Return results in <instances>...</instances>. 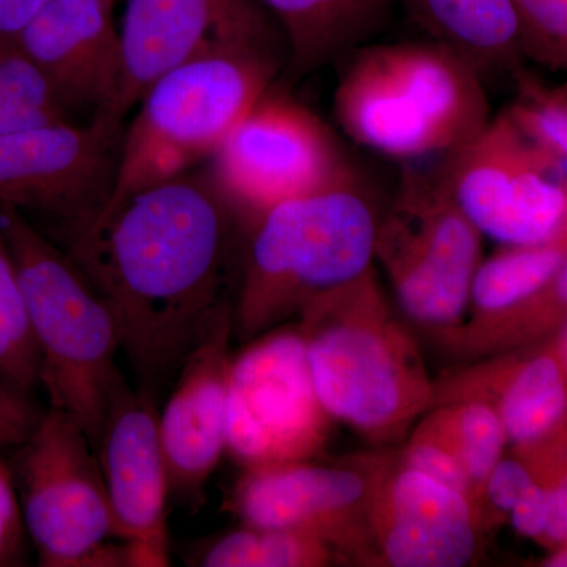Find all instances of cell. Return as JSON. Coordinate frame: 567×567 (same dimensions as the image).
Listing matches in <instances>:
<instances>
[{
    "label": "cell",
    "instance_id": "6da1fadb",
    "mask_svg": "<svg viewBox=\"0 0 567 567\" xmlns=\"http://www.w3.org/2000/svg\"><path fill=\"white\" fill-rule=\"evenodd\" d=\"M248 226L208 173L111 197L69 245L110 305L137 390L158 399L240 281Z\"/></svg>",
    "mask_w": 567,
    "mask_h": 567
},
{
    "label": "cell",
    "instance_id": "7a4b0ae2",
    "mask_svg": "<svg viewBox=\"0 0 567 567\" xmlns=\"http://www.w3.org/2000/svg\"><path fill=\"white\" fill-rule=\"evenodd\" d=\"M297 319L317 395L333 420L388 445L431 410L434 380L374 267L309 301Z\"/></svg>",
    "mask_w": 567,
    "mask_h": 567
},
{
    "label": "cell",
    "instance_id": "3957f363",
    "mask_svg": "<svg viewBox=\"0 0 567 567\" xmlns=\"http://www.w3.org/2000/svg\"><path fill=\"white\" fill-rule=\"evenodd\" d=\"M380 208L354 173L275 205L246 235L234 301V336L249 342L298 317L309 301L374 264Z\"/></svg>",
    "mask_w": 567,
    "mask_h": 567
},
{
    "label": "cell",
    "instance_id": "277c9868",
    "mask_svg": "<svg viewBox=\"0 0 567 567\" xmlns=\"http://www.w3.org/2000/svg\"><path fill=\"white\" fill-rule=\"evenodd\" d=\"M334 115L350 140L398 159L445 155L491 122L484 78L427 39L364 44L349 55Z\"/></svg>",
    "mask_w": 567,
    "mask_h": 567
},
{
    "label": "cell",
    "instance_id": "5b68a950",
    "mask_svg": "<svg viewBox=\"0 0 567 567\" xmlns=\"http://www.w3.org/2000/svg\"><path fill=\"white\" fill-rule=\"evenodd\" d=\"M278 62L262 35L219 37L153 82L123 133L111 197L177 177L215 155L270 91Z\"/></svg>",
    "mask_w": 567,
    "mask_h": 567
},
{
    "label": "cell",
    "instance_id": "8992f818",
    "mask_svg": "<svg viewBox=\"0 0 567 567\" xmlns=\"http://www.w3.org/2000/svg\"><path fill=\"white\" fill-rule=\"evenodd\" d=\"M0 233L39 346L40 385L51 406L70 413L96 450L112 386L121 375L114 312L69 254L20 210L0 204Z\"/></svg>",
    "mask_w": 567,
    "mask_h": 567
},
{
    "label": "cell",
    "instance_id": "52a82bcc",
    "mask_svg": "<svg viewBox=\"0 0 567 567\" xmlns=\"http://www.w3.org/2000/svg\"><path fill=\"white\" fill-rule=\"evenodd\" d=\"M483 238L458 207L439 163L402 171L393 203L380 212L374 256L402 315L425 334L465 319Z\"/></svg>",
    "mask_w": 567,
    "mask_h": 567
},
{
    "label": "cell",
    "instance_id": "ba28073f",
    "mask_svg": "<svg viewBox=\"0 0 567 567\" xmlns=\"http://www.w3.org/2000/svg\"><path fill=\"white\" fill-rule=\"evenodd\" d=\"M18 477L25 532L44 567L128 566L99 456L70 413L51 406L20 445Z\"/></svg>",
    "mask_w": 567,
    "mask_h": 567
},
{
    "label": "cell",
    "instance_id": "9c48e42d",
    "mask_svg": "<svg viewBox=\"0 0 567 567\" xmlns=\"http://www.w3.org/2000/svg\"><path fill=\"white\" fill-rule=\"evenodd\" d=\"M246 344L230 368L227 453L244 470L322 457L334 420L317 395L298 323Z\"/></svg>",
    "mask_w": 567,
    "mask_h": 567
},
{
    "label": "cell",
    "instance_id": "30bf717a",
    "mask_svg": "<svg viewBox=\"0 0 567 567\" xmlns=\"http://www.w3.org/2000/svg\"><path fill=\"white\" fill-rule=\"evenodd\" d=\"M212 158L213 181L248 229L275 205L319 192L357 173L319 115L271 89Z\"/></svg>",
    "mask_w": 567,
    "mask_h": 567
},
{
    "label": "cell",
    "instance_id": "8fae6325",
    "mask_svg": "<svg viewBox=\"0 0 567 567\" xmlns=\"http://www.w3.org/2000/svg\"><path fill=\"white\" fill-rule=\"evenodd\" d=\"M439 164L483 237L535 245L567 233V163L529 144L505 115L491 118Z\"/></svg>",
    "mask_w": 567,
    "mask_h": 567
},
{
    "label": "cell",
    "instance_id": "7c38bea8",
    "mask_svg": "<svg viewBox=\"0 0 567 567\" xmlns=\"http://www.w3.org/2000/svg\"><path fill=\"white\" fill-rule=\"evenodd\" d=\"M123 133L110 114L0 133V204L54 224L70 245L110 199Z\"/></svg>",
    "mask_w": 567,
    "mask_h": 567
},
{
    "label": "cell",
    "instance_id": "4fadbf2b",
    "mask_svg": "<svg viewBox=\"0 0 567 567\" xmlns=\"http://www.w3.org/2000/svg\"><path fill=\"white\" fill-rule=\"evenodd\" d=\"M371 457L315 461L245 468L230 495V511L244 527L290 529L319 537L339 559L371 566L368 509Z\"/></svg>",
    "mask_w": 567,
    "mask_h": 567
},
{
    "label": "cell",
    "instance_id": "5bb4252c",
    "mask_svg": "<svg viewBox=\"0 0 567 567\" xmlns=\"http://www.w3.org/2000/svg\"><path fill=\"white\" fill-rule=\"evenodd\" d=\"M368 509L372 566L465 567L484 532L466 496L410 468L401 454H372Z\"/></svg>",
    "mask_w": 567,
    "mask_h": 567
},
{
    "label": "cell",
    "instance_id": "9a60e30c",
    "mask_svg": "<svg viewBox=\"0 0 567 567\" xmlns=\"http://www.w3.org/2000/svg\"><path fill=\"white\" fill-rule=\"evenodd\" d=\"M158 416L155 399L118 375L95 453L106 483L114 537L125 546L130 567L171 565L169 488Z\"/></svg>",
    "mask_w": 567,
    "mask_h": 567
},
{
    "label": "cell",
    "instance_id": "2e32d148",
    "mask_svg": "<svg viewBox=\"0 0 567 567\" xmlns=\"http://www.w3.org/2000/svg\"><path fill=\"white\" fill-rule=\"evenodd\" d=\"M234 303L223 306L183 361L177 385L158 416L169 496L203 506L205 487L227 443V393L233 368Z\"/></svg>",
    "mask_w": 567,
    "mask_h": 567
},
{
    "label": "cell",
    "instance_id": "e0dca14e",
    "mask_svg": "<svg viewBox=\"0 0 567 567\" xmlns=\"http://www.w3.org/2000/svg\"><path fill=\"white\" fill-rule=\"evenodd\" d=\"M462 401L491 406L513 447L567 431V324L535 346L454 364L434 380L431 409Z\"/></svg>",
    "mask_w": 567,
    "mask_h": 567
},
{
    "label": "cell",
    "instance_id": "ac0fdd59",
    "mask_svg": "<svg viewBox=\"0 0 567 567\" xmlns=\"http://www.w3.org/2000/svg\"><path fill=\"white\" fill-rule=\"evenodd\" d=\"M114 3L50 0L18 33L66 111L91 107L93 115H114L122 80Z\"/></svg>",
    "mask_w": 567,
    "mask_h": 567
},
{
    "label": "cell",
    "instance_id": "d6986e66",
    "mask_svg": "<svg viewBox=\"0 0 567 567\" xmlns=\"http://www.w3.org/2000/svg\"><path fill=\"white\" fill-rule=\"evenodd\" d=\"M117 2V0H115ZM122 80L114 115L125 118L148 87L196 54L216 31L212 0H123Z\"/></svg>",
    "mask_w": 567,
    "mask_h": 567
},
{
    "label": "cell",
    "instance_id": "ffe728a7",
    "mask_svg": "<svg viewBox=\"0 0 567 567\" xmlns=\"http://www.w3.org/2000/svg\"><path fill=\"white\" fill-rule=\"evenodd\" d=\"M281 22L295 78L341 61L385 29L391 0H264Z\"/></svg>",
    "mask_w": 567,
    "mask_h": 567
},
{
    "label": "cell",
    "instance_id": "44dd1931",
    "mask_svg": "<svg viewBox=\"0 0 567 567\" xmlns=\"http://www.w3.org/2000/svg\"><path fill=\"white\" fill-rule=\"evenodd\" d=\"M427 39L472 63L484 78L513 73L525 58L507 0H391Z\"/></svg>",
    "mask_w": 567,
    "mask_h": 567
},
{
    "label": "cell",
    "instance_id": "7402d4cb",
    "mask_svg": "<svg viewBox=\"0 0 567 567\" xmlns=\"http://www.w3.org/2000/svg\"><path fill=\"white\" fill-rule=\"evenodd\" d=\"M567 324V267L525 303L427 334L454 364L535 346Z\"/></svg>",
    "mask_w": 567,
    "mask_h": 567
},
{
    "label": "cell",
    "instance_id": "603a6c76",
    "mask_svg": "<svg viewBox=\"0 0 567 567\" xmlns=\"http://www.w3.org/2000/svg\"><path fill=\"white\" fill-rule=\"evenodd\" d=\"M565 267L567 233L544 244L502 245L477 265L470 284L468 319H486L525 303Z\"/></svg>",
    "mask_w": 567,
    "mask_h": 567
},
{
    "label": "cell",
    "instance_id": "cb8c5ba5",
    "mask_svg": "<svg viewBox=\"0 0 567 567\" xmlns=\"http://www.w3.org/2000/svg\"><path fill=\"white\" fill-rule=\"evenodd\" d=\"M413 429L435 440L457 458L468 477L473 502L484 525V487L507 446L505 427L498 415L481 402H454L427 410Z\"/></svg>",
    "mask_w": 567,
    "mask_h": 567
},
{
    "label": "cell",
    "instance_id": "d4e9b609",
    "mask_svg": "<svg viewBox=\"0 0 567 567\" xmlns=\"http://www.w3.org/2000/svg\"><path fill=\"white\" fill-rule=\"evenodd\" d=\"M338 558L319 537L290 529L244 527L227 533L200 551L205 567H327Z\"/></svg>",
    "mask_w": 567,
    "mask_h": 567
},
{
    "label": "cell",
    "instance_id": "484cf974",
    "mask_svg": "<svg viewBox=\"0 0 567 567\" xmlns=\"http://www.w3.org/2000/svg\"><path fill=\"white\" fill-rule=\"evenodd\" d=\"M69 121V111L17 39L0 37V133Z\"/></svg>",
    "mask_w": 567,
    "mask_h": 567
},
{
    "label": "cell",
    "instance_id": "4316f807",
    "mask_svg": "<svg viewBox=\"0 0 567 567\" xmlns=\"http://www.w3.org/2000/svg\"><path fill=\"white\" fill-rule=\"evenodd\" d=\"M41 358L9 246L0 233V377L35 390L40 385Z\"/></svg>",
    "mask_w": 567,
    "mask_h": 567
},
{
    "label": "cell",
    "instance_id": "83f0119b",
    "mask_svg": "<svg viewBox=\"0 0 567 567\" xmlns=\"http://www.w3.org/2000/svg\"><path fill=\"white\" fill-rule=\"evenodd\" d=\"M516 96L503 115L540 152L567 163V89L544 84L535 74L517 69Z\"/></svg>",
    "mask_w": 567,
    "mask_h": 567
},
{
    "label": "cell",
    "instance_id": "f1b7e54d",
    "mask_svg": "<svg viewBox=\"0 0 567 567\" xmlns=\"http://www.w3.org/2000/svg\"><path fill=\"white\" fill-rule=\"evenodd\" d=\"M525 59L547 69L567 66V0H507Z\"/></svg>",
    "mask_w": 567,
    "mask_h": 567
},
{
    "label": "cell",
    "instance_id": "f546056e",
    "mask_svg": "<svg viewBox=\"0 0 567 567\" xmlns=\"http://www.w3.org/2000/svg\"><path fill=\"white\" fill-rule=\"evenodd\" d=\"M399 454H401L402 461L410 468L424 473V475L432 477V480L454 488L458 494L466 496L472 502V505L475 506L472 487H470L468 477H466L464 468L458 464L454 454L450 453L440 443H436L435 440L429 439L427 435L412 429L405 450H402Z\"/></svg>",
    "mask_w": 567,
    "mask_h": 567
},
{
    "label": "cell",
    "instance_id": "4dcf8cb0",
    "mask_svg": "<svg viewBox=\"0 0 567 567\" xmlns=\"http://www.w3.org/2000/svg\"><path fill=\"white\" fill-rule=\"evenodd\" d=\"M536 486L532 470L524 458L511 451L509 456L503 454L492 468L486 481L483 496L484 525L487 524L488 511L495 514H509L518 502L525 498Z\"/></svg>",
    "mask_w": 567,
    "mask_h": 567
},
{
    "label": "cell",
    "instance_id": "1f68e13d",
    "mask_svg": "<svg viewBox=\"0 0 567 567\" xmlns=\"http://www.w3.org/2000/svg\"><path fill=\"white\" fill-rule=\"evenodd\" d=\"M31 393L0 377V447L20 446L39 424L43 412L37 410Z\"/></svg>",
    "mask_w": 567,
    "mask_h": 567
},
{
    "label": "cell",
    "instance_id": "d6a6232c",
    "mask_svg": "<svg viewBox=\"0 0 567 567\" xmlns=\"http://www.w3.org/2000/svg\"><path fill=\"white\" fill-rule=\"evenodd\" d=\"M24 536V518L13 476L0 462V567L22 565Z\"/></svg>",
    "mask_w": 567,
    "mask_h": 567
},
{
    "label": "cell",
    "instance_id": "836d02e7",
    "mask_svg": "<svg viewBox=\"0 0 567 567\" xmlns=\"http://www.w3.org/2000/svg\"><path fill=\"white\" fill-rule=\"evenodd\" d=\"M216 10V31L213 35L241 37L267 32L264 14L254 0H212Z\"/></svg>",
    "mask_w": 567,
    "mask_h": 567
},
{
    "label": "cell",
    "instance_id": "e575fe53",
    "mask_svg": "<svg viewBox=\"0 0 567 567\" xmlns=\"http://www.w3.org/2000/svg\"><path fill=\"white\" fill-rule=\"evenodd\" d=\"M507 516L518 535L539 544L540 537L546 532L548 503L546 492L537 481L533 491L522 502H518Z\"/></svg>",
    "mask_w": 567,
    "mask_h": 567
},
{
    "label": "cell",
    "instance_id": "d590c367",
    "mask_svg": "<svg viewBox=\"0 0 567 567\" xmlns=\"http://www.w3.org/2000/svg\"><path fill=\"white\" fill-rule=\"evenodd\" d=\"M50 0H0V37L17 39L25 24Z\"/></svg>",
    "mask_w": 567,
    "mask_h": 567
},
{
    "label": "cell",
    "instance_id": "8d00e7d4",
    "mask_svg": "<svg viewBox=\"0 0 567 567\" xmlns=\"http://www.w3.org/2000/svg\"><path fill=\"white\" fill-rule=\"evenodd\" d=\"M540 566L544 567H566L567 566V544L550 548L547 557L543 559Z\"/></svg>",
    "mask_w": 567,
    "mask_h": 567
}]
</instances>
